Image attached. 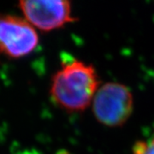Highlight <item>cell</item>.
<instances>
[{
	"mask_svg": "<svg viewBox=\"0 0 154 154\" xmlns=\"http://www.w3.org/2000/svg\"><path fill=\"white\" fill-rule=\"evenodd\" d=\"M99 87V75L93 65L68 57L51 78L50 95L60 109L77 113L92 105Z\"/></svg>",
	"mask_w": 154,
	"mask_h": 154,
	"instance_id": "cell-1",
	"label": "cell"
},
{
	"mask_svg": "<svg viewBox=\"0 0 154 154\" xmlns=\"http://www.w3.org/2000/svg\"><path fill=\"white\" fill-rule=\"evenodd\" d=\"M96 120L105 126H122L134 110V97L124 84L115 82L100 86L92 102Z\"/></svg>",
	"mask_w": 154,
	"mask_h": 154,
	"instance_id": "cell-2",
	"label": "cell"
},
{
	"mask_svg": "<svg viewBox=\"0 0 154 154\" xmlns=\"http://www.w3.org/2000/svg\"><path fill=\"white\" fill-rule=\"evenodd\" d=\"M38 42L37 29L24 17L0 14V54L20 59L33 53Z\"/></svg>",
	"mask_w": 154,
	"mask_h": 154,
	"instance_id": "cell-3",
	"label": "cell"
},
{
	"mask_svg": "<svg viewBox=\"0 0 154 154\" xmlns=\"http://www.w3.org/2000/svg\"><path fill=\"white\" fill-rule=\"evenodd\" d=\"M23 17L34 28L50 32L75 22L70 0H17Z\"/></svg>",
	"mask_w": 154,
	"mask_h": 154,
	"instance_id": "cell-4",
	"label": "cell"
},
{
	"mask_svg": "<svg viewBox=\"0 0 154 154\" xmlns=\"http://www.w3.org/2000/svg\"><path fill=\"white\" fill-rule=\"evenodd\" d=\"M133 154H154V133L147 140H138L134 145Z\"/></svg>",
	"mask_w": 154,
	"mask_h": 154,
	"instance_id": "cell-5",
	"label": "cell"
}]
</instances>
